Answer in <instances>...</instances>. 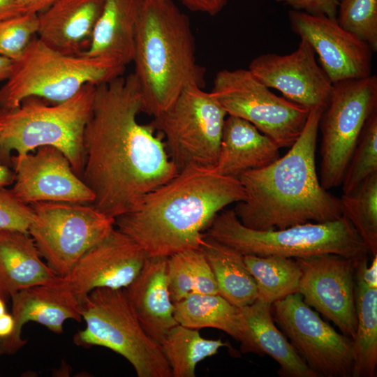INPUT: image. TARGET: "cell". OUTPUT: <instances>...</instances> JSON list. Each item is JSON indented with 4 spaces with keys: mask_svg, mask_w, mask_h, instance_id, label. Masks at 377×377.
<instances>
[{
    "mask_svg": "<svg viewBox=\"0 0 377 377\" xmlns=\"http://www.w3.org/2000/svg\"><path fill=\"white\" fill-rule=\"evenodd\" d=\"M142 110L133 73L96 85L84 131L82 179L94 193L91 205L114 219L178 172L163 135L138 122Z\"/></svg>",
    "mask_w": 377,
    "mask_h": 377,
    "instance_id": "1",
    "label": "cell"
},
{
    "mask_svg": "<svg viewBox=\"0 0 377 377\" xmlns=\"http://www.w3.org/2000/svg\"><path fill=\"white\" fill-rule=\"evenodd\" d=\"M245 198L238 179L214 169L188 168L147 193L133 211L116 218L114 224L147 257L168 258L200 249L203 232L215 216Z\"/></svg>",
    "mask_w": 377,
    "mask_h": 377,
    "instance_id": "2",
    "label": "cell"
},
{
    "mask_svg": "<svg viewBox=\"0 0 377 377\" xmlns=\"http://www.w3.org/2000/svg\"><path fill=\"white\" fill-rule=\"evenodd\" d=\"M322 108L310 110L304 127L289 151L269 165L247 171L238 179L246 198L234 212L246 227L283 229L343 216L340 199L325 189L316 169V149Z\"/></svg>",
    "mask_w": 377,
    "mask_h": 377,
    "instance_id": "3",
    "label": "cell"
},
{
    "mask_svg": "<svg viewBox=\"0 0 377 377\" xmlns=\"http://www.w3.org/2000/svg\"><path fill=\"white\" fill-rule=\"evenodd\" d=\"M133 61L142 112L153 117L186 87L205 84L189 19L171 0H141Z\"/></svg>",
    "mask_w": 377,
    "mask_h": 377,
    "instance_id": "4",
    "label": "cell"
},
{
    "mask_svg": "<svg viewBox=\"0 0 377 377\" xmlns=\"http://www.w3.org/2000/svg\"><path fill=\"white\" fill-rule=\"evenodd\" d=\"M96 84H85L73 97L49 103L30 96L19 106L0 108V158L10 161V154L24 155L35 149L50 146L68 159L80 175L84 163V131L89 118Z\"/></svg>",
    "mask_w": 377,
    "mask_h": 377,
    "instance_id": "5",
    "label": "cell"
},
{
    "mask_svg": "<svg viewBox=\"0 0 377 377\" xmlns=\"http://www.w3.org/2000/svg\"><path fill=\"white\" fill-rule=\"evenodd\" d=\"M203 235L243 255L296 259L333 253L358 261L369 254L366 244L343 215L327 222L258 230L244 226L233 209H224L215 216Z\"/></svg>",
    "mask_w": 377,
    "mask_h": 377,
    "instance_id": "6",
    "label": "cell"
},
{
    "mask_svg": "<svg viewBox=\"0 0 377 377\" xmlns=\"http://www.w3.org/2000/svg\"><path fill=\"white\" fill-rule=\"evenodd\" d=\"M124 70L106 58L62 53L35 36L13 61L10 75L0 88V108H16L30 96L62 102L85 84L106 82L122 75Z\"/></svg>",
    "mask_w": 377,
    "mask_h": 377,
    "instance_id": "7",
    "label": "cell"
},
{
    "mask_svg": "<svg viewBox=\"0 0 377 377\" xmlns=\"http://www.w3.org/2000/svg\"><path fill=\"white\" fill-rule=\"evenodd\" d=\"M80 303L86 327L74 335L75 344L113 350L130 362L138 377H172L160 344L142 327L125 289L96 288Z\"/></svg>",
    "mask_w": 377,
    "mask_h": 377,
    "instance_id": "8",
    "label": "cell"
},
{
    "mask_svg": "<svg viewBox=\"0 0 377 377\" xmlns=\"http://www.w3.org/2000/svg\"><path fill=\"white\" fill-rule=\"evenodd\" d=\"M226 115L211 91L189 85L149 124L165 138L168 154L178 171L214 169Z\"/></svg>",
    "mask_w": 377,
    "mask_h": 377,
    "instance_id": "9",
    "label": "cell"
},
{
    "mask_svg": "<svg viewBox=\"0 0 377 377\" xmlns=\"http://www.w3.org/2000/svg\"><path fill=\"white\" fill-rule=\"evenodd\" d=\"M30 205L34 219L28 233L47 265L61 277L115 226L114 219L91 204L40 202Z\"/></svg>",
    "mask_w": 377,
    "mask_h": 377,
    "instance_id": "10",
    "label": "cell"
},
{
    "mask_svg": "<svg viewBox=\"0 0 377 377\" xmlns=\"http://www.w3.org/2000/svg\"><path fill=\"white\" fill-rule=\"evenodd\" d=\"M211 93L228 115L249 121L280 148L297 140L310 111L272 93L249 69L219 71Z\"/></svg>",
    "mask_w": 377,
    "mask_h": 377,
    "instance_id": "11",
    "label": "cell"
},
{
    "mask_svg": "<svg viewBox=\"0 0 377 377\" xmlns=\"http://www.w3.org/2000/svg\"><path fill=\"white\" fill-rule=\"evenodd\" d=\"M377 110V77L333 84L330 99L319 122L322 134L320 184L329 190L343 177L369 117Z\"/></svg>",
    "mask_w": 377,
    "mask_h": 377,
    "instance_id": "12",
    "label": "cell"
},
{
    "mask_svg": "<svg viewBox=\"0 0 377 377\" xmlns=\"http://www.w3.org/2000/svg\"><path fill=\"white\" fill-rule=\"evenodd\" d=\"M273 319L317 377H353V339L337 332L298 293L271 305Z\"/></svg>",
    "mask_w": 377,
    "mask_h": 377,
    "instance_id": "13",
    "label": "cell"
},
{
    "mask_svg": "<svg viewBox=\"0 0 377 377\" xmlns=\"http://www.w3.org/2000/svg\"><path fill=\"white\" fill-rule=\"evenodd\" d=\"M302 276L298 293L304 302L332 321L341 333L355 337L357 260L333 253L295 259Z\"/></svg>",
    "mask_w": 377,
    "mask_h": 377,
    "instance_id": "14",
    "label": "cell"
},
{
    "mask_svg": "<svg viewBox=\"0 0 377 377\" xmlns=\"http://www.w3.org/2000/svg\"><path fill=\"white\" fill-rule=\"evenodd\" d=\"M288 19L292 31L311 45L332 84L371 75L373 50L343 28L337 17L291 9Z\"/></svg>",
    "mask_w": 377,
    "mask_h": 377,
    "instance_id": "15",
    "label": "cell"
},
{
    "mask_svg": "<svg viewBox=\"0 0 377 377\" xmlns=\"http://www.w3.org/2000/svg\"><path fill=\"white\" fill-rule=\"evenodd\" d=\"M147 258L133 239L114 228L87 251L66 276L57 280L80 301L96 288H126Z\"/></svg>",
    "mask_w": 377,
    "mask_h": 377,
    "instance_id": "16",
    "label": "cell"
},
{
    "mask_svg": "<svg viewBox=\"0 0 377 377\" xmlns=\"http://www.w3.org/2000/svg\"><path fill=\"white\" fill-rule=\"evenodd\" d=\"M36 149L35 154L10 157L15 169L11 191L18 200L27 205L40 202L92 203L94 193L60 150L50 146Z\"/></svg>",
    "mask_w": 377,
    "mask_h": 377,
    "instance_id": "17",
    "label": "cell"
},
{
    "mask_svg": "<svg viewBox=\"0 0 377 377\" xmlns=\"http://www.w3.org/2000/svg\"><path fill=\"white\" fill-rule=\"evenodd\" d=\"M293 52L280 55L262 54L253 59L249 70L268 88H274L283 97L309 110L326 108L333 84L318 65L316 53L304 38Z\"/></svg>",
    "mask_w": 377,
    "mask_h": 377,
    "instance_id": "18",
    "label": "cell"
},
{
    "mask_svg": "<svg viewBox=\"0 0 377 377\" xmlns=\"http://www.w3.org/2000/svg\"><path fill=\"white\" fill-rule=\"evenodd\" d=\"M57 278L10 296L15 327L10 337L0 340V355L14 354L25 345L26 341L21 337L22 328L29 321L60 334L66 320H82L79 300L59 285Z\"/></svg>",
    "mask_w": 377,
    "mask_h": 377,
    "instance_id": "19",
    "label": "cell"
},
{
    "mask_svg": "<svg viewBox=\"0 0 377 377\" xmlns=\"http://www.w3.org/2000/svg\"><path fill=\"white\" fill-rule=\"evenodd\" d=\"M105 0H57L38 14L37 37L49 47L81 55L90 46Z\"/></svg>",
    "mask_w": 377,
    "mask_h": 377,
    "instance_id": "20",
    "label": "cell"
},
{
    "mask_svg": "<svg viewBox=\"0 0 377 377\" xmlns=\"http://www.w3.org/2000/svg\"><path fill=\"white\" fill-rule=\"evenodd\" d=\"M131 306L148 335L160 342L178 324L168 279V258H147L135 279L124 288Z\"/></svg>",
    "mask_w": 377,
    "mask_h": 377,
    "instance_id": "21",
    "label": "cell"
},
{
    "mask_svg": "<svg viewBox=\"0 0 377 377\" xmlns=\"http://www.w3.org/2000/svg\"><path fill=\"white\" fill-rule=\"evenodd\" d=\"M279 149L249 121L228 115L214 170L221 175L238 179L247 171L264 168L277 160Z\"/></svg>",
    "mask_w": 377,
    "mask_h": 377,
    "instance_id": "22",
    "label": "cell"
},
{
    "mask_svg": "<svg viewBox=\"0 0 377 377\" xmlns=\"http://www.w3.org/2000/svg\"><path fill=\"white\" fill-rule=\"evenodd\" d=\"M246 329L243 353L267 354L279 365L278 374L286 377H317L278 328L271 304L256 299L239 308Z\"/></svg>",
    "mask_w": 377,
    "mask_h": 377,
    "instance_id": "23",
    "label": "cell"
},
{
    "mask_svg": "<svg viewBox=\"0 0 377 377\" xmlns=\"http://www.w3.org/2000/svg\"><path fill=\"white\" fill-rule=\"evenodd\" d=\"M140 2L141 0H105L90 46L81 55L106 58L125 67L132 62Z\"/></svg>",
    "mask_w": 377,
    "mask_h": 377,
    "instance_id": "24",
    "label": "cell"
},
{
    "mask_svg": "<svg viewBox=\"0 0 377 377\" xmlns=\"http://www.w3.org/2000/svg\"><path fill=\"white\" fill-rule=\"evenodd\" d=\"M40 256L29 234L0 231V285L6 295L47 283L58 276Z\"/></svg>",
    "mask_w": 377,
    "mask_h": 377,
    "instance_id": "25",
    "label": "cell"
},
{
    "mask_svg": "<svg viewBox=\"0 0 377 377\" xmlns=\"http://www.w3.org/2000/svg\"><path fill=\"white\" fill-rule=\"evenodd\" d=\"M175 318L183 326L220 330L239 342L246 341V329L239 307L219 294L191 293L174 303Z\"/></svg>",
    "mask_w": 377,
    "mask_h": 377,
    "instance_id": "26",
    "label": "cell"
},
{
    "mask_svg": "<svg viewBox=\"0 0 377 377\" xmlns=\"http://www.w3.org/2000/svg\"><path fill=\"white\" fill-rule=\"evenodd\" d=\"M200 249L211 267L221 296L239 308L258 298L256 283L246 268L242 253L205 236Z\"/></svg>",
    "mask_w": 377,
    "mask_h": 377,
    "instance_id": "27",
    "label": "cell"
},
{
    "mask_svg": "<svg viewBox=\"0 0 377 377\" xmlns=\"http://www.w3.org/2000/svg\"><path fill=\"white\" fill-rule=\"evenodd\" d=\"M357 325L353 341V377H374L377 367V288H368L355 275Z\"/></svg>",
    "mask_w": 377,
    "mask_h": 377,
    "instance_id": "28",
    "label": "cell"
},
{
    "mask_svg": "<svg viewBox=\"0 0 377 377\" xmlns=\"http://www.w3.org/2000/svg\"><path fill=\"white\" fill-rule=\"evenodd\" d=\"M160 346L172 377H195L197 364L216 354L226 343L205 339L198 330L177 324L167 332Z\"/></svg>",
    "mask_w": 377,
    "mask_h": 377,
    "instance_id": "29",
    "label": "cell"
},
{
    "mask_svg": "<svg viewBox=\"0 0 377 377\" xmlns=\"http://www.w3.org/2000/svg\"><path fill=\"white\" fill-rule=\"evenodd\" d=\"M244 260L256 283L257 299L272 305L298 292L302 272L295 258L244 255Z\"/></svg>",
    "mask_w": 377,
    "mask_h": 377,
    "instance_id": "30",
    "label": "cell"
},
{
    "mask_svg": "<svg viewBox=\"0 0 377 377\" xmlns=\"http://www.w3.org/2000/svg\"><path fill=\"white\" fill-rule=\"evenodd\" d=\"M168 279L173 303L191 293L219 294L214 274L200 249L168 257Z\"/></svg>",
    "mask_w": 377,
    "mask_h": 377,
    "instance_id": "31",
    "label": "cell"
},
{
    "mask_svg": "<svg viewBox=\"0 0 377 377\" xmlns=\"http://www.w3.org/2000/svg\"><path fill=\"white\" fill-rule=\"evenodd\" d=\"M339 199L343 215L357 231L369 253L377 255V173Z\"/></svg>",
    "mask_w": 377,
    "mask_h": 377,
    "instance_id": "32",
    "label": "cell"
},
{
    "mask_svg": "<svg viewBox=\"0 0 377 377\" xmlns=\"http://www.w3.org/2000/svg\"><path fill=\"white\" fill-rule=\"evenodd\" d=\"M377 173V110L366 121L342 179L343 193L355 190Z\"/></svg>",
    "mask_w": 377,
    "mask_h": 377,
    "instance_id": "33",
    "label": "cell"
},
{
    "mask_svg": "<svg viewBox=\"0 0 377 377\" xmlns=\"http://www.w3.org/2000/svg\"><path fill=\"white\" fill-rule=\"evenodd\" d=\"M337 20L377 51V0H339Z\"/></svg>",
    "mask_w": 377,
    "mask_h": 377,
    "instance_id": "34",
    "label": "cell"
},
{
    "mask_svg": "<svg viewBox=\"0 0 377 377\" xmlns=\"http://www.w3.org/2000/svg\"><path fill=\"white\" fill-rule=\"evenodd\" d=\"M38 30V16L35 13L20 14L0 20V55L17 59Z\"/></svg>",
    "mask_w": 377,
    "mask_h": 377,
    "instance_id": "35",
    "label": "cell"
},
{
    "mask_svg": "<svg viewBox=\"0 0 377 377\" xmlns=\"http://www.w3.org/2000/svg\"><path fill=\"white\" fill-rule=\"evenodd\" d=\"M34 219L31 205L21 202L11 189L0 188V231L28 233Z\"/></svg>",
    "mask_w": 377,
    "mask_h": 377,
    "instance_id": "36",
    "label": "cell"
},
{
    "mask_svg": "<svg viewBox=\"0 0 377 377\" xmlns=\"http://www.w3.org/2000/svg\"><path fill=\"white\" fill-rule=\"evenodd\" d=\"M292 8L312 15L337 17L339 0H276Z\"/></svg>",
    "mask_w": 377,
    "mask_h": 377,
    "instance_id": "37",
    "label": "cell"
},
{
    "mask_svg": "<svg viewBox=\"0 0 377 377\" xmlns=\"http://www.w3.org/2000/svg\"><path fill=\"white\" fill-rule=\"evenodd\" d=\"M188 9L207 13L209 15L218 14L227 4L228 0H179Z\"/></svg>",
    "mask_w": 377,
    "mask_h": 377,
    "instance_id": "38",
    "label": "cell"
},
{
    "mask_svg": "<svg viewBox=\"0 0 377 377\" xmlns=\"http://www.w3.org/2000/svg\"><path fill=\"white\" fill-rule=\"evenodd\" d=\"M57 0H16L20 14H38L47 9Z\"/></svg>",
    "mask_w": 377,
    "mask_h": 377,
    "instance_id": "39",
    "label": "cell"
},
{
    "mask_svg": "<svg viewBox=\"0 0 377 377\" xmlns=\"http://www.w3.org/2000/svg\"><path fill=\"white\" fill-rule=\"evenodd\" d=\"M15 327V320L12 314L4 313L0 316V340L11 335Z\"/></svg>",
    "mask_w": 377,
    "mask_h": 377,
    "instance_id": "40",
    "label": "cell"
},
{
    "mask_svg": "<svg viewBox=\"0 0 377 377\" xmlns=\"http://www.w3.org/2000/svg\"><path fill=\"white\" fill-rule=\"evenodd\" d=\"M20 15L16 0H0V20Z\"/></svg>",
    "mask_w": 377,
    "mask_h": 377,
    "instance_id": "41",
    "label": "cell"
},
{
    "mask_svg": "<svg viewBox=\"0 0 377 377\" xmlns=\"http://www.w3.org/2000/svg\"><path fill=\"white\" fill-rule=\"evenodd\" d=\"M14 181V173L0 161V188L6 187Z\"/></svg>",
    "mask_w": 377,
    "mask_h": 377,
    "instance_id": "42",
    "label": "cell"
},
{
    "mask_svg": "<svg viewBox=\"0 0 377 377\" xmlns=\"http://www.w3.org/2000/svg\"><path fill=\"white\" fill-rule=\"evenodd\" d=\"M13 61L0 55V82L6 81L10 75Z\"/></svg>",
    "mask_w": 377,
    "mask_h": 377,
    "instance_id": "43",
    "label": "cell"
},
{
    "mask_svg": "<svg viewBox=\"0 0 377 377\" xmlns=\"http://www.w3.org/2000/svg\"><path fill=\"white\" fill-rule=\"evenodd\" d=\"M6 313V304L3 297L0 295V316Z\"/></svg>",
    "mask_w": 377,
    "mask_h": 377,
    "instance_id": "44",
    "label": "cell"
},
{
    "mask_svg": "<svg viewBox=\"0 0 377 377\" xmlns=\"http://www.w3.org/2000/svg\"><path fill=\"white\" fill-rule=\"evenodd\" d=\"M0 295L2 296V297H4V296H6L4 293V292L3 291L1 287V285H0Z\"/></svg>",
    "mask_w": 377,
    "mask_h": 377,
    "instance_id": "45",
    "label": "cell"
}]
</instances>
